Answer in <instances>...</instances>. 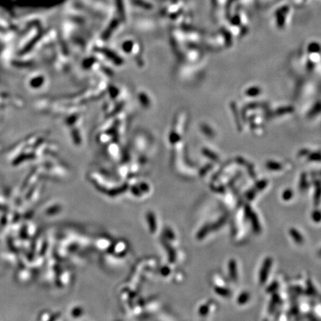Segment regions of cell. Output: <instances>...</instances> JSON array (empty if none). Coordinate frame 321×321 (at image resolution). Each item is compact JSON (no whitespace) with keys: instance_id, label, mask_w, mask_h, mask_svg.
Here are the masks:
<instances>
[{"instance_id":"1","label":"cell","mask_w":321,"mask_h":321,"mask_svg":"<svg viewBox=\"0 0 321 321\" xmlns=\"http://www.w3.org/2000/svg\"><path fill=\"white\" fill-rule=\"evenodd\" d=\"M272 265V259L270 257H267L263 262L262 266L259 271V282L260 284H264L266 282L270 272V268Z\"/></svg>"},{"instance_id":"9","label":"cell","mask_w":321,"mask_h":321,"mask_svg":"<svg viewBox=\"0 0 321 321\" xmlns=\"http://www.w3.org/2000/svg\"><path fill=\"white\" fill-rule=\"evenodd\" d=\"M311 218L315 222H320L321 221V212L320 210H314L311 213Z\"/></svg>"},{"instance_id":"5","label":"cell","mask_w":321,"mask_h":321,"mask_svg":"<svg viewBox=\"0 0 321 321\" xmlns=\"http://www.w3.org/2000/svg\"><path fill=\"white\" fill-rule=\"evenodd\" d=\"M321 199V183L317 182L315 184V191L314 196V205H318Z\"/></svg>"},{"instance_id":"15","label":"cell","mask_w":321,"mask_h":321,"mask_svg":"<svg viewBox=\"0 0 321 321\" xmlns=\"http://www.w3.org/2000/svg\"><path fill=\"white\" fill-rule=\"evenodd\" d=\"M253 213V211L251 210V208L249 205H246L245 207V215L246 218H250L251 213Z\"/></svg>"},{"instance_id":"17","label":"cell","mask_w":321,"mask_h":321,"mask_svg":"<svg viewBox=\"0 0 321 321\" xmlns=\"http://www.w3.org/2000/svg\"><path fill=\"white\" fill-rule=\"evenodd\" d=\"M308 291H309V294H311V295H312V294H315V291H315L313 285H312L311 284V282H309V286H308Z\"/></svg>"},{"instance_id":"13","label":"cell","mask_w":321,"mask_h":321,"mask_svg":"<svg viewBox=\"0 0 321 321\" xmlns=\"http://www.w3.org/2000/svg\"><path fill=\"white\" fill-rule=\"evenodd\" d=\"M266 186H267V181L263 180V181H261L259 183H257V184L256 185L255 189L257 190H262V189H264Z\"/></svg>"},{"instance_id":"20","label":"cell","mask_w":321,"mask_h":321,"mask_svg":"<svg viewBox=\"0 0 321 321\" xmlns=\"http://www.w3.org/2000/svg\"><path fill=\"white\" fill-rule=\"evenodd\" d=\"M320 256H321V251H320Z\"/></svg>"},{"instance_id":"11","label":"cell","mask_w":321,"mask_h":321,"mask_svg":"<svg viewBox=\"0 0 321 321\" xmlns=\"http://www.w3.org/2000/svg\"><path fill=\"white\" fill-rule=\"evenodd\" d=\"M278 282H273L271 284H270V285H268L267 288H266V291L268 293H272L274 292L278 288Z\"/></svg>"},{"instance_id":"18","label":"cell","mask_w":321,"mask_h":321,"mask_svg":"<svg viewBox=\"0 0 321 321\" xmlns=\"http://www.w3.org/2000/svg\"><path fill=\"white\" fill-rule=\"evenodd\" d=\"M272 300H273V302H275V303H276V304H277V303H279V301H280V298H279V295H278L277 294H276V293H275V294H273V298H272Z\"/></svg>"},{"instance_id":"4","label":"cell","mask_w":321,"mask_h":321,"mask_svg":"<svg viewBox=\"0 0 321 321\" xmlns=\"http://www.w3.org/2000/svg\"><path fill=\"white\" fill-rule=\"evenodd\" d=\"M289 234L291 235V237L293 238L294 241H295L297 243L301 245L303 242V238L302 236V235L299 233V231L297 230H296L295 228H291L289 230Z\"/></svg>"},{"instance_id":"10","label":"cell","mask_w":321,"mask_h":321,"mask_svg":"<svg viewBox=\"0 0 321 321\" xmlns=\"http://www.w3.org/2000/svg\"><path fill=\"white\" fill-rule=\"evenodd\" d=\"M292 196H293V192H292V190H291L290 189L285 190V191L282 193V199L285 201L290 200V199L292 198Z\"/></svg>"},{"instance_id":"6","label":"cell","mask_w":321,"mask_h":321,"mask_svg":"<svg viewBox=\"0 0 321 321\" xmlns=\"http://www.w3.org/2000/svg\"><path fill=\"white\" fill-rule=\"evenodd\" d=\"M215 291L217 294L222 297H229L231 294L230 290L225 288H222V287H215Z\"/></svg>"},{"instance_id":"7","label":"cell","mask_w":321,"mask_h":321,"mask_svg":"<svg viewBox=\"0 0 321 321\" xmlns=\"http://www.w3.org/2000/svg\"><path fill=\"white\" fill-rule=\"evenodd\" d=\"M249 297H250L249 293H248V292H242V294H241L239 296V297H238V299H237L238 303H239V304H240V305L245 304V303H247V302H248V300H249Z\"/></svg>"},{"instance_id":"12","label":"cell","mask_w":321,"mask_h":321,"mask_svg":"<svg viewBox=\"0 0 321 321\" xmlns=\"http://www.w3.org/2000/svg\"><path fill=\"white\" fill-rule=\"evenodd\" d=\"M267 167H268L270 169H274V170H279L281 168V165L277 163H274V162H269L267 164Z\"/></svg>"},{"instance_id":"19","label":"cell","mask_w":321,"mask_h":321,"mask_svg":"<svg viewBox=\"0 0 321 321\" xmlns=\"http://www.w3.org/2000/svg\"><path fill=\"white\" fill-rule=\"evenodd\" d=\"M202 314H206L208 311V307L207 306H203V307H202Z\"/></svg>"},{"instance_id":"16","label":"cell","mask_w":321,"mask_h":321,"mask_svg":"<svg viewBox=\"0 0 321 321\" xmlns=\"http://www.w3.org/2000/svg\"><path fill=\"white\" fill-rule=\"evenodd\" d=\"M256 193H257V190H256V189L250 190V191L247 193V198H248L249 200H252L254 198V196H255Z\"/></svg>"},{"instance_id":"3","label":"cell","mask_w":321,"mask_h":321,"mask_svg":"<svg viewBox=\"0 0 321 321\" xmlns=\"http://www.w3.org/2000/svg\"><path fill=\"white\" fill-rule=\"evenodd\" d=\"M249 218L251 219V224H252V227L253 229H254V232L257 233H260V231H261V227H260L259 221V219L258 218H257V215H256V213H254L253 212Z\"/></svg>"},{"instance_id":"2","label":"cell","mask_w":321,"mask_h":321,"mask_svg":"<svg viewBox=\"0 0 321 321\" xmlns=\"http://www.w3.org/2000/svg\"><path fill=\"white\" fill-rule=\"evenodd\" d=\"M228 269L230 276L232 279V280L236 282L237 280L238 275H237V269H236V263L234 259H230L228 264Z\"/></svg>"},{"instance_id":"8","label":"cell","mask_w":321,"mask_h":321,"mask_svg":"<svg viewBox=\"0 0 321 321\" xmlns=\"http://www.w3.org/2000/svg\"><path fill=\"white\" fill-rule=\"evenodd\" d=\"M226 221H227V218H226V216H222L219 220H218V221H217L213 225L212 228L214 229V230L218 229L219 227H221V226L224 224V223H225Z\"/></svg>"},{"instance_id":"14","label":"cell","mask_w":321,"mask_h":321,"mask_svg":"<svg viewBox=\"0 0 321 321\" xmlns=\"http://www.w3.org/2000/svg\"><path fill=\"white\" fill-rule=\"evenodd\" d=\"M306 185V175H303L301 177V179H300V188L301 190L305 188Z\"/></svg>"}]
</instances>
